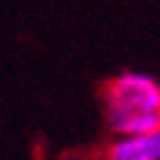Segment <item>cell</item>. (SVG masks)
<instances>
[{
    "instance_id": "6da1fadb",
    "label": "cell",
    "mask_w": 160,
    "mask_h": 160,
    "mask_svg": "<svg viewBox=\"0 0 160 160\" xmlns=\"http://www.w3.org/2000/svg\"><path fill=\"white\" fill-rule=\"evenodd\" d=\"M103 111L117 138L158 130L160 82L141 71H122L103 87Z\"/></svg>"
},
{
    "instance_id": "7a4b0ae2",
    "label": "cell",
    "mask_w": 160,
    "mask_h": 160,
    "mask_svg": "<svg viewBox=\"0 0 160 160\" xmlns=\"http://www.w3.org/2000/svg\"><path fill=\"white\" fill-rule=\"evenodd\" d=\"M103 160H160V128L144 136H122L103 149Z\"/></svg>"
}]
</instances>
